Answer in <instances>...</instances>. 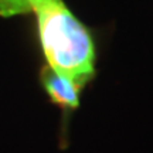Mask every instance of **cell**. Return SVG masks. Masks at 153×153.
Masks as SVG:
<instances>
[{
    "label": "cell",
    "mask_w": 153,
    "mask_h": 153,
    "mask_svg": "<svg viewBox=\"0 0 153 153\" xmlns=\"http://www.w3.org/2000/svg\"><path fill=\"white\" fill-rule=\"evenodd\" d=\"M41 81L54 104L60 105L64 109H75L79 105L78 92L79 88L67 76L53 71L48 65L41 71Z\"/></svg>",
    "instance_id": "obj_2"
},
{
    "label": "cell",
    "mask_w": 153,
    "mask_h": 153,
    "mask_svg": "<svg viewBox=\"0 0 153 153\" xmlns=\"http://www.w3.org/2000/svg\"><path fill=\"white\" fill-rule=\"evenodd\" d=\"M34 0H0V16L11 17L30 13L33 10Z\"/></svg>",
    "instance_id": "obj_3"
},
{
    "label": "cell",
    "mask_w": 153,
    "mask_h": 153,
    "mask_svg": "<svg viewBox=\"0 0 153 153\" xmlns=\"http://www.w3.org/2000/svg\"><path fill=\"white\" fill-rule=\"evenodd\" d=\"M31 11L48 67L81 89L95 75V47L88 30L62 0H34Z\"/></svg>",
    "instance_id": "obj_1"
}]
</instances>
